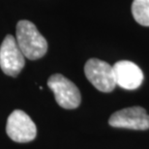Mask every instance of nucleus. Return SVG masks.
Returning a JSON list of instances; mask_svg holds the SVG:
<instances>
[{
	"label": "nucleus",
	"mask_w": 149,
	"mask_h": 149,
	"mask_svg": "<svg viewBox=\"0 0 149 149\" xmlns=\"http://www.w3.org/2000/svg\"><path fill=\"white\" fill-rule=\"evenodd\" d=\"M25 65L24 55L14 36L7 35L0 47V67L6 74L17 77Z\"/></svg>",
	"instance_id": "5"
},
{
	"label": "nucleus",
	"mask_w": 149,
	"mask_h": 149,
	"mask_svg": "<svg viewBox=\"0 0 149 149\" xmlns=\"http://www.w3.org/2000/svg\"><path fill=\"white\" fill-rule=\"evenodd\" d=\"M9 138L16 142H29L36 138L37 128L33 120L20 109L11 113L6 126Z\"/></svg>",
	"instance_id": "4"
},
{
	"label": "nucleus",
	"mask_w": 149,
	"mask_h": 149,
	"mask_svg": "<svg viewBox=\"0 0 149 149\" xmlns=\"http://www.w3.org/2000/svg\"><path fill=\"white\" fill-rule=\"evenodd\" d=\"M132 14L136 22L141 25L149 26V0H134Z\"/></svg>",
	"instance_id": "8"
},
{
	"label": "nucleus",
	"mask_w": 149,
	"mask_h": 149,
	"mask_svg": "<svg viewBox=\"0 0 149 149\" xmlns=\"http://www.w3.org/2000/svg\"><path fill=\"white\" fill-rule=\"evenodd\" d=\"M109 124L115 128L133 130L149 129V115L141 107H132L114 112L109 119Z\"/></svg>",
	"instance_id": "6"
},
{
	"label": "nucleus",
	"mask_w": 149,
	"mask_h": 149,
	"mask_svg": "<svg viewBox=\"0 0 149 149\" xmlns=\"http://www.w3.org/2000/svg\"><path fill=\"white\" fill-rule=\"evenodd\" d=\"M116 85L127 90L139 88L143 81V73L138 65L128 60L118 61L112 66Z\"/></svg>",
	"instance_id": "7"
},
{
	"label": "nucleus",
	"mask_w": 149,
	"mask_h": 149,
	"mask_svg": "<svg viewBox=\"0 0 149 149\" xmlns=\"http://www.w3.org/2000/svg\"><path fill=\"white\" fill-rule=\"evenodd\" d=\"M84 74L87 79L99 91L109 93L115 88L113 68L105 61L97 58L89 59L85 63Z\"/></svg>",
	"instance_id": "3"
},
{
	"label": "nucleus",
	"mask_w": 149,
	"mask_h": 149,
	"mask_svg": "<svg viewBox=\"0 0 149 149\" xmlns=\"http://www.w3.org/2000/svg\"><path fill=\"white\" fill-rule=\"evenodd\" d=\"M17 46L24 57L36 60L46 54L47 52V42L34 23L29 20H19L17 24Z\"/></svg>",
	"instance_id": "1"
},
{
	"label": "nucleus",
	"mask_w": 149,
	"mask_h": 149,
	"mask_svg": "<svg viewBox=\"0 0 149 149\" xmlns=\"http://www.w3.org/2000/svg\"><path fill=\"white\" fill-rule=\"evenodd\" d=\"M47 86L54 94L56 102L61 108L74 109L79 106L81 97L74 82L60 74H54L47 80Z\"/></svg>",
	"instance_id": "2"
}]
</instances>
